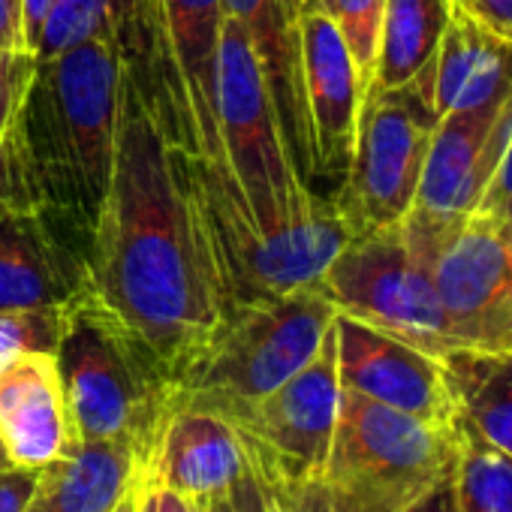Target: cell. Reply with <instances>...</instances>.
<instances>
[{
  "instance_id": "44dd1931",
  "label": "cell",
  "mask_w": 512,
  "mask_h": 512,
  "mask_svg": "<svg viewBox=\"0 0 512 512\" xmlns=\"http://www.w3.org/2000/svg\"><path fill=\"white\" fill-rule=\"evenodd\" d=\"M142 461L124 443H76L73 455L40 470L25 512H112L139 482Z\"/></svg>"
},
{
  "instance_id": "836d02e7",
  "label": "cell",
  "mask_w": 512,
  "mask_h": 512,
  "mask_svg": "<svg viewBox=\"0 0 512 512\" xmlns=\"http://www.w3.org/2000/svg\"><path fill=\"white\" fill-rule=\"evenodd\" d=\"M479 25L512 43V0H455Z\"/></svg>"
},
{
  "instance_id": "8fae6325",
  "label": "cell",
  "mask_w": 512,
  "mask_h": 512,
  "mask_svg": "<svg viewBox=\"0 0 512 512\" xmlns=\"http://www.w3.org/2000/svg\"><path fill=\"white\" fill-rule=\"evenodd\" d=\"M338 407L341 377L332 326L323 347L302 371L229 422L244 440L253 476L266 482H293L326 470Z\"/></svg>"
},
{
  "instance_id": "4dcf8cb0",
  "label": "cell",
  "mask_w": 512,
  "mask_h": 512,
  "mask_svg": "<svg viewBox=\"0 0 512 512\" xmlns=\"http://www.w3.org/2000/svg\"><path fill=\"white\" fill-rule=\"evenodd\" d=\"M509 211H512V139H509V145L503 151V160H500V166H497V172H494V178H491V184H488V190H485V196H482V202H479V208L473 214L497 223Z\"/></svg>"
},
{
  "instance_id": "5b68a950",
  "label": "cell",
  "mask_w": 512,
  "mask_h": 512,
  "mask_svg": "<svg viewBox=\"0 0 512 512\" xmlns=\"http://www.w3.org/2000/svg\"><path fill=\"white\" fill-rule=\"evenodd\" d=\"M55 359L76 443H124L145 467L175 410L169 377L88 296L70 305Z\"/></svg>"
},
{
  "instance_id": "d6986e66",
  "label": "cell",
  "mask_w": 512,
  "mask_h": 512,
  "mask_svg": "<svg viewBox=\"0 0 512 512\" xmlns=\"http://www.w3.org/2000/svg\"><path fill=\"white\" fill-rule=\"evenodd\" d=\"M0 443L13 467L43 470L76 449L55 353H22L0 365Z\"/></svg>"
},
{
  "instance_id": "5bb4252c",
  "label": "cell",
  "mask_w": 512,
  "mask_h": 512,
  "mask_svg": "<svg viewBox=\"0 0 512 512\" xmlns=\"http://www.w3.org/2000/svg\"><path fill=\"white\" fill-rule=\"evenodd\" d=\"M64 226L49 205L0 202V311L70 308L88 296V247Z\"/></svg>"
},
{
  "instance_id": "ac0fdd59",
  "label": "cell",
  "mask_w": 512,
  "mask_h": 512,
  "mask_svg": "<svg viewBox=\"0 0 512 512\" xmlns=\"http://www.w3.org/2000/svg\"><path fill=\"white\" fill-rule=\"evenodd\" d=\"M226 22L238 25L263 67V79L290 151L305 184L317 178V154L302 91L299 10L293 0H223Z\"/></svg>"
},
{
  "instance_id": "4316f807",
  "label": "cell",
  "mask_w": 512,
  "mask_h": 512,
  "mask_svg": "<svg viewBox=\"0 0 512 512\" xmlns=\"http://www.w3.org/2000/svg\"><path fill=\"white\" fill-rule=\"evenodd\" d=\"M383 10H386V0H332V10H329V16L335 19L341 37L359 67L365 88L374 73Z\"/></svg>"
},
{
  "instance_id": "6da1fadb",
  "label": "cell",
  "mask_w": 512,
  "mask_h": 512,
  "mask_svg": "<svg viewBox=\"0 0 512 512\" xmlns=\"http://www.w3.org/2000/svg\"><path fill=\"white\" fill-rule=\"evenodd\" d=\"M88 299L172 386L229 311L190 154L169 142L130 79L112 181L88 238Z\"/></svg>"
},
{
  "instance_id": "7a4b0ae2",
  "label": "cell",
  "mask_w": 512,
  "mask_h": 512,
  "mask_svg": "<svg viewBox=\"0 0 512 512\" xmlns=\"http://www.w3.org/2000/svg\"><path fill=\"white\" fill-rule=\"evenodd\" d=\"M127 61L121 43L91 40L37 70L16 118L46 205L85 244L112 181Z\"/></svg>"
},
{
  "instance_id": "60d3db41",
  "label": "cell",
  "mask_w": 512,
  "mask_h": 512,
  "mask_svg": "<svg viewBox=\"0 0 512 512\" xmlns=\"http://www.w3.org/2000/svg\"><path fill=\"white\" fill-rule=\"evenodd\" d=\"M112 512H133V491H130V494H127L115 509H112Z\"/></svg>"
},
{
  "instance_id": "ee69618b",
  "label": "cell",
  "mask_w": 512,
  "mask_h": 512,
  "mask_svg": "<svg viewBox=\"0 0 512 512\" xmlns=\"http://www.w3.org/2000/svg\"><path fill=\"white\" fill-rule=\"evenodd\" d=\"M317 4H320V10H326V13L332 10V0H317Z\"/></svg>"
},
{
  "instance_id": "603a6c76",
  "label": "cell",
  "mask_w": 512,
  "mask_h": 512,
  "mask_svg": "<svg viewBox=\"0 0 512 512\" xmlns=\"http://www.w3.org/2000/svg\"><path fill=\"white\" fill-rule=\"evenodd\" d=\"M443 362L458 398V416L512 458V353L455 350Z\"/></svg>"
},
{
  "instance_id": "83f0119b",
  "label": "cell",
  "mask_w": 512,
  "mask_h": 512,
  "mask_svg": "<svg viewBox=\"0 0 512 512\" xmlns=\"http://www.w3.org/2000/svg\"><path fill=\"white\" fill-rule=\"evenodd\" d=\"M253 479L278 503L281 512H368L347 491H341L326 473L293 479V482H266L260 476Z\"/></svg>"
},
{
  "instance_id": "484cf974",
  "label": "cell",
  "mask_w": 512,
  "mask_h": 512,
  "mask_svg": "<svg viewBox=\"0 0 512 512\" xmlns=\"http://www.w3.org/2000/svg\"><path fill=\"white\" fill-rule=\"evenodd\" d=\"M70 308L0 311V365L22 353H58Z\"/></svg>"
},
{
  "instance_id": "cb8c5ba5",
  "label": "cell",
  "mask_w": 512,
  "mask_h": 512,
  "mask_svg": "<svg viewBox=\"0 0 512 512\" xmlns=\"http://www.w3.org/2000/svg\"><path fill=\"white\" fill-rule=\"evenodd\" d=\"M458 512H512V458L485 443L461 416L455 422Z\"/></svg>"
},
{
  "instance_id": "277c9868",
  "label": "cell",
  "mask_w": 512,
  "mask_h": 512,
  "mask_svg": "<svg viewBox=\"0 0 512 512\" xmlns=\"http://www.w3.org/2000/svg\"><path fill=\"white\" fill-rule=\"evenodd\" d=\"M335 317L320 287L232 305L181 374L175 407L211 410L223 419L241 416L317 356Z\"/></svg>"
},
{
  "instance_id": "52a82bcc",
  "label": "cell",
  "mask_w": 512,
  "mask_h": 512,
  "mask_svg": "<svg viewBox=\"0 0 512 512\" xmlns=\"http://www.w3.org/2000/svg\"><path fill=\"white\" fill-rule=\"evenodd\" d=\"M190 172L229 308L238 302L275 299L320 287L332 260L353 238V229L335 199H317L281 232L263 235L253 229L238 187L223 163H202L190 157Z\"/></svg>"
},
{
  "instance_id": "8992f818",
  "label": "cell",
  "mask_w": 512,
  "mask_h": 512,
  "mask_svg": "<svg viewBox=\"0 0 512 512\" xmlns=\"http://www.w3.org/2000/svg\"><path fill=\"white\" fill-rule=\"evenodd\" d=\"M446 220L413 208L392 226L356 232L326 269L320 290L350 320L440 359L455 353L431 269Z\"/></svg>"
},
{
  "instance_id": "e0dca14e",
  "label": "cell",
  "mask_w": 512,
  "mask_h": 512,
  "mask_svg": "<svg viewBox=\"0 0 512 512\" xmlns=\"http://www.w3.org/2000/svg\"><path fill=\"white\" fill-rule=\"evenodd\" d=\"M250 473V455L235 425L211 410L175 407L136 485H163L193 503L229 494Z\"/></svg>"
},
{
  "instance_id": "9c48e42d",
  "label": "cell",
  "mask_w": 512,
  "mask_h": 512,
  "mask_svg": "<svg viewBox=\"0 0 512 512\" xmlns=\"http://www.w3.org/2000/svg\"><path fill=\"white\" fill-rule=\"evenodd\" d=\"M452 461L455 425H431L341 386L335 440L323 473L359 506L401 512Z\"/></svg>"
},
{
  "instance_id": "3957f363",
  "label": "cell",
  "mask_w": 512,
  "mask_h": 512,
  "mask_svg": "<svg viewBox=\"0 0 512 512\" xmlns=\"http://www.w3.org/2000/svg\"><path fill=\"white\" fill-rule=\"evenodd\" d=\"M223 0H121L118 43L127 79L175 148L223 163L217 127V55Z\"/></svg>"
},
{
  "instance_id": "9a60e30c",
  "label": "cell",
  "mask_w": 512,
  "mask_h": 512,
  "mask_svg": "<svg viewBox=\"0 0 512 512\" xmlns=\"http://www.w3.org/2000/svg\"><path fill=\"white\" fill-rule=\"evenodd\" d=\"M509 139L512 94L494 106L440 115L413 208L437 217L473 214L503 160Z\"/></svg>"
},
{
  "instance_id": "f35d334b",
  "label": "cell",
  "mask_w": 512,
  "mask_h": 512,
  "mask_svg": "<svg viewBox=\"0 0 512 512\" xmlns=\"http://www.w3.org/2000/svg\"><path fill=\"white\" fill-rule=\"evenodd\" d=\"M244 500H247V512H281L278 503L260 488V482L253 479V473H247V479H244Z\"/></svg>"
},
{
  "instance_id": "8d00e7d4",
  "label": "cell",
  "mask_w": 512,
  "mask_h": 512,
  "mask_svg": "<svg viewBox=\"0 0 512 512\" xmlns=\"http://www.w3.org/2000/svg\"><path fill=\"white\" fill-rule=\"evenodd\" d=\"M55 7V0H22V25H25V43L28 49L37 55V43H40V31L46 25L49 10Z\"/></svg>"
},
{
  "instance_id": "74e56055",
  "label": "cell",
  "mask_w": 512,
  "mask_h": 512,
  "mask_svg": "<svg viewBox=\"0 0 512 512\" xmlns=\"http://www.w3.org/2000/svg\"><path fill=\"white\" fill-rule=\"evenodd\" d=\"M247 479V476H244ZM244 479L229 491V494H220V497H211L205 503H196L199 512H247V500H244Z\"/></svg>"
},
{
  "instance_id": "ffe728a7",
  "label": "cell",
  "mask_w": 512,
  "mask_h": 512,
  "mask_svg": "<svg viewBox=\"0 0 512 512\" xmlns=\"http://www.w3.org/2000/svg\"><path fill=\"white\" fill-rule=\"evenodd\" d=\"M512 94V43L479 25L452 0V16L431 67L434 112H467Z\"/></svg>"
},
{
  "instance_id": "d590c367",
  "label": "cell",
  "mask_w": 512,
  "mask_h": 512,
  "mask_svg": "<svg viewBox=\"0 0 512 512\" xmlns=\"http://www.w3.org/2000/svg\"><path fill=\"white\" fill-rule=\"evenodd\" d=\"M0 49L31 52L28 43H25L22 0H0Z\"/></svg>"
},
{
  "instance_id": "1f68e13d",
  "label": "cell",
  "mask_w": 512,
  "mask_h": 512,
  "mask_svg": "<svg viewBox=\"0 0 512 512\" xmlns=\"http://www.w3.org/2000/svg\"><path fill=\"white\" fill-rule=\"evenodd\" d=\"M40 482V470L10 467L0 470V512H25Z\"/></svg>"
},
{
  "instance_id": "2e32d148",
  "label": "cell",
  "mask_w": 512,
  "mask_h": 512,
  "mask_svg": "<svg viewBox=\"0 0 512 512\" xmlns=\"http://www.w3.org/2000/svg\"><path fill=\"white\" fill-rule=\"evenodd\" d=\"M299 55L317 175H341L353 157L365 82L335 19L320 7L299 13Z\"/></svg>"
},
{
  "instance_id": "f1b7e54d",
  "label": "cell",
  "mask_w": 512,
  "mask_h": 512,
  "mask_svg": "<svg viewBox=\"0 0 512 512\" xmlns=\"http://www.w3.org/2000/svg\"><path fill=\"white\" fill-rule=\"evenodd\" d=\"M0 202L46 205L19 124H13L7 133H0Z\"/></svg>"
},
{
  "instance_id": "f546056e",
  "label": "cell",
  "mask_w": 512,
  "mask_h": 512,
  "mask_svg": "<svg viewBox=\"0 0 512 512\" xmlns=\"http://www.w3.org/2000/svg\"><path fill=\"white\" fill-rule=\"evenodd\" d=\"M37 70L34 52H16V49H0V133H7L28 97L31 79Z\"/></svg>"
},
{
  "instance_id": "30bf717a",
  "label": "cell",
  "mask_w": 512,
  "mask_h": 512,
  "mask_svg": "<svg viewBox=\"0 0 512 512\" xmlns=\"http://www.w3.org/2000/svg\"><path fill=\"white\" fill-rule=\"evenodd\" d=\"M431 67L401 88H368L362 97L353 157L335 199L353 235L404 220L416 202L437 127Z\"/></svg>"
},
{
  "instance_id": "e575fe53",
  "label": "cell",
  "mask_w": 512,
  "mask_h": 512,
  "mask_svg": "<svg viewBox=\"0 0 512 512\" xmlns=\"http://www.w3.org/2000/svg\"><path fill=\"white\" fill-rule=\"evenodd\" d=\"M401 512H458V503H455V461L437 482H431Z\"/></svg>"
},
{
  "instance_id": "d4e9b609",
  "label": "cell",
  "mask_w": 512,
  "mask_h": 512,
  "mask_svg": "<svg viewBox=\"0 0 512 512\" xmlns=\"http://www.w3.org/2000/svg\"><path fill=\"white\" fill-rule=\"evenodd\" d=\"M121 0H55L40 31L37 58L61 55L91 40H118Z\"/></svg>"
},
{
  "instance_id": "7402d4cb",
  "label": "cell",
  "mask_w": 512,
  "mask_h": 512,
  "mask_svg": "<svg viewBox=\"0 0 512 512\" xmlns=\"http://www.w3.org/2000/svg\"><path fill=\"white\" fill-rule=\"evenodd\" d=\"M449 16L452 0H386L368 88H401L425 73L434 64Z\"/></svg>"
},
{
  "instance_id": "ab89813d",
  "label": "cell",
  "mask_w": 512,
  "mask_h": 512,
  "mask_svg": "<svg viewBox=\"0 0 512 512\" xmlns=\"http://www.w3.org/2000/svg\"><path fill=\"white\" fill-rule=\"evenodd\" d=\"M494 226L500 229V235H503V238L509 241V247H512V211H509V214H506L503 220H497Z\"/></svg>"
},
{
  "instance_id": "7c38bea8",
  "label": "cell",
  "mask_w": 512,
  "mask_h": 512,
  "mask_svg": "<svg viewBox=\"0 0 512 512\" xmlns=\"http://www.w3.org/2000/svg\"><path fill=\"white\" fill-rule=\"evenodd\" d=\"M434 287L452 350L512 353V247L479 217H449L434 250Z\"/></svg>"
},
{
  "instance_id": "7bdbcfd3",
  "label": "cell",
  "mask_w": 512,
  "mask_h": 512,
  "mask_svg": "<svg viewBox=\"0 0 512 512\" xmlns=\"http://www.w3.org/2000/svg\"><path fill=\"white\" fill-rule=\"evenodd\" d=\"M293 4H296V10H299V13H302V10H314V7H320L317 0H293Z\"/></svg>"
},
{
  "instance_id": "4fadbf2b",
  "label": "cell",
  "mask_w": 512,
  "mask_h": 512,
  "mask_svg": "<svg viewBox=\"0 0 512 512\" xmlns=\"http://www.w3.org/2000/svg\"><path fill=\"white\" fill-rule=\"evenodd\" d=\"M335 338L344 389L431 425H455L458 398L440 356L344 314L335 317Z\"/></svg>"
},
{
  "instance_id": "d6a6232c",
  "label": "cell",
  "mask_w": 512,
  "mask_h": 512,
  "mask_svg": "<svg viewBox=\"0 0 512 512\" xmlns=\"http://www.w3.org/2000/svg\"><path fill=\"white\" fill-rule=\"evenodd\" d=\"M133 512H199V506L163 485H133Z\"/></svg>"
},
{
  "instance_id": "ba28073f",
  "label": "cell",
  "mask_w": 512,
  "mask_h": 512,
  "mask_svg": "<svg viewBox=\"0 0 512 512\" xmlns=\"http://www.w3.org/2000/svg\"><path fill=\"white\" fill-rule=\"evenodd\" d=\"M217 127L223 166L256 232H281L320 199L290 160L263 67L232 22H223L217 55Z\"/></svg>"
},
{
  "instance_id": "b9f144b4",
  "label": "cell",
  "mask_w": 512,
  "mask_h": 512,
  "mask_svg": "<svg viewBox=\"0 0 512 512\" xmlns=\"http://www.w3.org/2000/svg\"><path fill=\"white\" fill-rule=\"evenodd\" d=\"M10 467H13V461H10V455H7L4 443H0V470H10Z\"/></svg>"
}]
</instances>
